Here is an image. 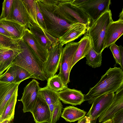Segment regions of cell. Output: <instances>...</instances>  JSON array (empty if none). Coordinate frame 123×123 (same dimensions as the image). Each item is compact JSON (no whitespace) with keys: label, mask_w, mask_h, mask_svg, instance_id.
<instances>
[{"label":"cell","mask_w":123,"mask_h":123,"mask_svg":"<svg viewBox=\"0 0 123 123\" xmlns=\"http://www.w3.org/2000/svg\"><path fill=\"white\" fill-rule=\"evenodd\" d=\"M114 94V92L105 93L94 100L86 116L90 118L91 123H96L98 118L112 101Z\"/></svg>","instance_id":"11"},{"label":"cell","mask_w":123,"mask_h":123,"mask_svg":"<svg viewBox=\"0 0 123 123\" xmlns=\"http://www.w3.org/2000/svg\"><path fill=\"white\" fill-rule=\"evenodd\" d=\"M8 20L16 22L29 29L33 22L23 0H13Z\"/></svg>","instance_id":"10"},{"label":"cell","mask_w":123,"mask_h":123,"mask_svg":"<svg viewBox=\"0 0 123 123\" xmlns=\"http://www.w3.org/2000/svg\"></svg>","instance_id":"46"},{"label":"cell","mask_w":123,"mask_h":123,"mask_svg":"<svg viewBox=\"0 0 123 123\" xmlns=\"http://www.w3.org/2000/svg\"><path fill=\"white\" fill-rule=\"evenodd\" d=\"M102 123H112L111 119H109L105 121L102 122Z\"/></svg>","instance_id":"42"},{"label":"cell","mask_w":123,"mask_h":123,"mask_svg":"<svg viewBox=\"0 0 123 123\" xmlns=\"http://www.w3.org/2000/svg\"><path fill=\"white\" fill-rule=\"evenodd\" d=\"M19 44L21 51L11 65H17L25 69L34 78L42 81L47 80L43 71V62L22 38L19 40Z\"/></svg>","instance_id":"3"},{"label":"cell","mask_w":123,"mask_h":123,"mask_svg":"<svg viewBox=\"0 0 123 123\" xmlns=\"http://www.w3.org/2000/svg\"><path fill=\"white\" fill-rule=\"evenodd\" d=\"M36 5L37 18L38 22L40 27L45 31H46V27L43 16L40 9L37 0H36Z\"/></svg>","instance_id":"34"},{"label":"cell","mask_w":123,"mask_h":123,"mask_svg":"<svg viewBox=\"0 0 123 123\" xmlns=\"http://www.w3.org/2000/svg\"><path fill=\"white\" fill-rule=\"evenodd\" d=\"M0 123H1L0 122Z\"/></svg>","instance_id":"45"},{"label":"cell","mask_w":123,"mask_h":123,"mask_svg":"<svg viewBox=\"0 0 123 123\" xmlns=\"http://www.w3.org/2000/svg\"><path fill=\"white\" fill-rule=\"evenodd\" d=\"M20 39H16L0 33V49H10L19 45Z\"/></svg>","instance_id":"28"},{"label":"cell","mask_w":123,"mask_h":123,"mask_svg":"<svg viewBox=\"0 0 123 123\" xmlns=\"http://www.w3.org/2000/svg\"><path fill=\"white\" fill-rule=\"evenodd\" d=\"M110 48L113 54L116 64L120 66L121 59L118 46L115 43L110 46Z\"/></svg>","instance_id":"35"},{"label":"cell","mask_w":123,"mask_h":123,"mask_svg":"<svg viewBox=\"0 0 123 123\" xmlns=\"http://www.w3.org/2000/svg\"><path fill=\"white\" fill-rule=\"evenodd\" d=\"M0 26L8 32L13 38L16 39H21L26 28L16 22L4 19H0Z\"/></svg>","instance_id":"22"},{"label":"cell","mask_w":123,"mask_h":123,"mask_svg":"<svg viewBox=\"0 0 123 123\" xmlns=\"http://www.w3.org/2000/svg\"><path fill=\"white\" fill-rule=\"evenodd\" d=\"M18 90L12 95L7 103L2 114L0 115V122L8 120L10 122L14 118L15 108L18 96Z\"/></svg>","instance_id":"24"},{"label":"cell","mask_w":123,"mask_h":123,"mask_svg":"<svg viewBox=\"0 0 123 123\" xmlns=\"http://www.w3.org/2000/svg\"><path fill=\"white\" fill-rule=\"evenodd\" d=\"M63 46L58 43L48 50L46 60L43 64V73L47 79L55 75L59 67Z\"/></svg>","instance_id":"8"},{"label":"cell","mask_w":123,"mask_h":123,"mask_svg":"<svg viewBox=\"0 0 123 123\" xmlns=\"http://www.w3.org/2000/svg\"><path fill=\"white\" fill-rule=\"evenodd\" d=\"M0 33L7 37L12 38V36L8 32L0 26Z\"/></svg>","instance_id":"39"},{"label":"cell","mask_w":123,"mask_h":123,"mask_svg":"<svg viewBox=\"0 0 123 123\" xmlns=\"http://www.w3.org/2000/svg\"><path fill=\"white\" fill-rule=\"evenodd\" d=\"M39 93L48 105L51 104L58 103L61 101L58 92L52 90L46 86L40 88Z\"/></svg>","instance_id":"25"},{"label":"cell","mask_w":123,"mask_h":123,"mask_svg":"<svg viewBox=\"0 0 123 123\" xmlns=\"http://www.w3.org/2000/svg\"><path fill=\"white\" fill-rule=\"evenodd\" d=\"M22 38L43 62L46 60L48 50L45 49L41 45L29 29H25Z\"/></svg>","instance_id":"14"},{"label":"cell","mask_w":123,"mask_h":123,"mask_svg":"<svg viewBox=\"0 0 123 123\" xmlns=\"http://www.w3.org/2000/svg\"><path fill=\"white\" fill-rule=\"evenodd\" d=\"M46 86L57 92L61 91L68 87L58 74H55L47 80Z\"/></svg>","instance_id":"27"},{"label":"cell","mask_w":123,"mask_h":123,"mask_svg":"<svg viewBox=\"0 0 123 123\" xmlns=\"http://www.w3.org/2000/svg\"><path fill=\"white\" fill-rule=\"evenodd\" d=\"M123 87V70L120 68H110L99 81L84 95V101L92 104L99 96L107 93H114Z\"/></svg>","instance_id":"1"},{"label":"cell","mask_w":123,"mask_h":123,"mask_svg":"<svg viewBox=\"0 0 123 123\" xmlns=\"http://www.w3.org/2000/svg\"><path fill=\"white\" fill-rule=\"evenodd\" d=\"M59 103H58L51 104L48 105L50 113L51 121V118L54 109Z\"/></svg>","instance_id":"38"},{"label":"cell","mask_w":123,"mask_h":123,"mask_svg":"<svg viewBox=\"0 0 123 123\" xmlns=\"http://www.w3.org/2000/svg\"><path fill=\"white\" fill-rule=\"evenodd\" d=\"M10 121L8 120H6L3 121L1 123H10Z\"/></svg>","instance_id":"44"},{"label":"cell","mask_w":123,"mask_h":123,"mask_svg":"<svg viewBox=\"0 0 123 123\" xmlns=\"http://www.w3.org/2000/svg\"><path fill=\"white\" fill-rule=\"evenodd\" d=\"M87 31L86 26L82 24H74L59 39L58 42L62 46L78 38Z\"/></svg>","instance_id":"20"},{"label":"cell","mask_w":123,"mask_h":123,"mask_svg":"<svg viewBox=\"0 0 123 123\" xmlns=\"http://www.w3.org/2000/svg\"><path fill=\"white\" fill-rule=\"evenodd\" d=\"M120 52L121 65L120 68L123 70V48L121 45L118 46Z\"/></svg>","instance_id":"37"},{"label":"cell","mask_w":123,"mask_h":123,"mask_svg":"<svg viewBox=\"0 0 123 123\" xmlns=\"http://www.w3.org/2000/svg\"><path fill=\"white\" fill-rule=\"evenodd\" d=\"M73 4L81 8L94 22L110 9V0H71Z\"/></svg>","instance_id":"6"},{"label":"cell","mask_w":123,"mask_h":123,"mask_svg":"<svg viewBox=\"0 0 123 123\" xmlns=\"http://www.w3.org/2000/svg\"><path fill=\"white\" fill-rule=\"evenodd\" d=\"M111 119L112 123H123V109L115 114Z\"/></svg>","instance_id":"36"},{"label":"cell","mask_w":123,"mask_h":123,"mask_svg":"<svg viewBox=\"0 0 123 123\" xmlns=\"http://www.w3.org/2000/svg\"><path fill=\"white\" fill-rule=\"evenodd\" d=\"M21 51L19 45L10 49H0V75L12 65L15 59Z\"/></svg>","instance_id":"19"},{"label":"cell","mask_w":123,"mask_h":123,"mask_svg":"<svg viewBox=\"0 0 123 123\" xmlns=\"http://www.w3.org/2000/svg\"><path fill=\"white\" fill-rule=\"evenodd\" d=\"M86 113V112L83 110L70 106L64 108L61 117L67 122H74L84 117Z\"/></svg>","instance_id":"23"},{"label":"cell","mask_w":123,"mask_h":123,"mask_svg":"<svg viewBox=\"0 0 123 123\" xmlns=\"http://www.w3.org/2000/svg\"><path fill=\"white\" fill-rule=\"evenodd\" d=\"M123 8L122 9V11L120 13L119 17V19H121L122 20H123Z\"/></svg>","instance_id":"41"},{"label":"cell","mask_w":123,"mask_h":123,"mask_svg":"<svg viewBox=\"0 0 123 123\" xmlns=\"http://www.w3.org/2000/svg\"><path fill=\"white\" fill-rule=\"evenodd\" d=\"M54 12L68 22L85 25L87 31L91 20L83 10L71 2V0H57L55 3Z\"/></svg>","instance_id":"4"},{"label":"cell","mask_w":123,"mask_h":123,"mask_svg":"<svg viewBox=\"0 0 123 123\" xmlns=\"http://www.w3.org/2000/svg\"><path fill=\"white\" fill-rule=\"evenodd\" d=\"M63 105L61 101L55 108L53 113L50 123H56L62 114V110Z\"/></svg>","instance_id":"33"},{"label":"cell","mask_w":123,"mask_h":123,"mask_svg":"<svg viewBox=\"0 0 123 123\" xmlns=\"http://www.w3.org/2000/svg\"><path fill=\"white\" fill-rule=\"evenodd\" d=\"M31 113L35 123H50V113L48 105L39 93Z\"/></svg>","instance_id":"13"},{"label":"cell","mask_w":123,"mask_h":123,"mask_svg":"<svg viewBox=\"0 0 123 123\" xmlns=\"http://www.w3.org/2000/svg\"><path fill=\"white\" fill-rule=\"evenodd\" d=\"M40 88L39 83L34 79L24 87L22 96L19 100L23 104V112H32L37 101Z\"/></svg>","instance_id":"9"},{"label":"cell","mask_w":123,"mask_h":123,"mask_svg":"<svg viewBox=\"0 0 123 123\" xmlns=\"http://www.w3.org/2000/svg\"><path fill=\"white\" fill-rule=\"evenodd\" d=\"M16 81L15 70L13 66L11 65L3 74L0 75V81L12 83L16 82Z\"/></svg>","instance_id":"30"},{"label":"cell","mask_w":123,"mask_h":123,"mask_svg":"<svg viewBox=\"0 0 123 123\" xmlns=\"http://www.w3.org/2000/svg\"><path fill=\"white\" fill-rule=\"evenodd\" d=\"M20 82H7L0 81V115L13 94L18 90Z\"/></svg>","instance_id":"18"},{"label":"cell","mask_w":123,"mask_h":123,"mask_svg":"<svg viewBox=\"0 0 123 123\" xmlns=\"http://www.w3.org/2000/svg\"><path fill=\"white\" fill-rule=\"evenodd\" d=\"M60 100L65 104L73 105H80L85 101L84 95L81 92L67 87L58 92Z\"/></svg>","instance_id":"16"},{"label":"cell","mask_w":123,"mask_h":123,"mask_svg":"<svg viewBox=\"0 0 123 123\" xmlns=\"http://www.w3.org/2000/svg\"><path fill=\"white\" fill-rule=\"evenodd\" d=\"M37 40L45 49L49 50L58 43V39L53 37L41 27L31 25L29 29Z\"/></svg>","instance_id":"17"},{"label":"cell","mask_w":123,"mask_h":123,"mask_svg":"<svg viewBox=\"0 0 123 123\" xmlns=\"http://www.w3.org/2000/svg\"><path fill=\"white\" fill-rule=\"evenodd\" d=\"M87 117L86 116L78 120L77 123H86Z\"/></svg>","instance_id":"40"},{"label":"cell","mask_w":123,"mask_h":123,"mask_svg":"<svg viewBox=\"0 0 123 123\" xmlns=\"http://www.w3.org/2000/svg\"><path fill=\"white\" fill-rule=\"evenodd\" d=\"M13 1V0H5L3 1L0 19L8 20L9 19Z\"/></svg>","instance_id":"32"},{"label":"cell","mask_w":123,"mask_h":123,"mask_svg":"<svg viewBox=\"0 0 123 123\" xmlns=\"http://www.w3.org/2000/svg\"><path fill=\"white\" fill-rule=\"evenodd\" d=\"M79 44V42H69L66 44L62 49L58 75L67 86L70 82L69 76L73 59Z\"/></svg>","instance_id":"7"},{"label":"cell","mask_w":123,"mask_h":123,"mask_svg":"<svg viewBox=\"0 0 123 123\" xmlns=\"http://www.w3.org/2000/svg\"><path fill=\"white\" fill-rule=\"evenodd\" d=\"M33 22L32 25H37L40 27L38 22L36 9V0H23Z\"/></svg>","instance_id":"29"},{"label":"cell","mask_w":123,"mask_h":123,"mask_svg":"<svg viewBox=\"0 0 123 123\" xmlns=\"http://www.w3.org/2000/svg\"><path fill=\"white\" fill-rule=\"evenodd\" d=\"M13 65L16 72V82H21L30 78H34L25 69L17 65Z\"/></svg>","instance_id":"31"},{"label":"cell","mask_w":123,"mask_h":123,"mask_svg":"<svg viewBox=\"0 0 123 123\" xmlns=\"http://www.w3.org/2000/svg\"><path fill=\"white\" fill-rule=\"evenodd\" d=\"M86 64L95 68L102 65V53H98L92 48L86 55Z\"/></svg>","instance_id":"26"},{"label":"cell","mask_w":123,"mask_h":123,"mask_svg":"<svg viewBox=\"0 0 123 123\" xmlns=\"http://www.w3.org/2000/svg\"><path fill=\"white\" fill-rule=\"evenodd\" d=\"M111 11L110 9L105 12L90 26L87 33L92 41V47L98 53H102L104 49L106 32L113 21Z\"/></svg>","instance_id":"5"},{"label":"cell","mask_w":123,"mask_h":123,"mask_svg":"<svg viewBox=\"0 0 123 123\" xmlns=\"http://www.w3.org/2000/svg\"><path fill=\"white\" fill-rule=\"evenodd\" d=\"M123 109V87L116 92L111 103L98 118L99 122L111 119L114 115Z\"/></svg>","instance_id":"12"},{"label":"cell","mask_w":123,"mask_h":123,"mask_svg":"<svg viewBox=\"0 0 123 123\" xmlns=\"http://www.w3.org/2000/svg\"><path fill=\"white\" fill-rule=\"evenodd\" d=\"M92 48L91 39L87 34H86L79 41V45L73 58L71 69L77 62L85 57Z\"/></svg>","instance_id":"21"},{"label":"cell","mask_w":123,"mask_h":123,"mask_svg":"<svg viewBox=\"0 0 123 123\" xmlns=\"http://www.w3.org/2000/svg\"><path fill=\"white\" fill-rule=\"evenodd\" d=\"M86 123H91L90 118L89 117H87V118Z\"/></svg>","instance_id":"43"},{"label":"cell","mask_w":123,"mask_h":123,"mask_svg":"<svg viewBox=\"0 0 123 123\" xmlns=\"http://www.w3.org/2000/svg\"><path fill=\"white\" fill-rule=\"evenodd\" d=\"M37 0L43 16L46 31L53 37L59 39L74 24L68 22L54 12L55 0Z\"/></svg>","instance_id":"2"},{"label":"cell","mask_w":123,"mask_h":123,"mask_svg":"<svg viewBox=\"0 0 123 123\" xmlns=\"http://www.w3.org/2000/svg\"><path fill=\"white\" fill-rule=\"evenodd\" d=\"M123 34V20L119 19L111 23L107 30L104 40V49L115 43Z\"/></svg>","instance_id":"15"}]
</instances>
